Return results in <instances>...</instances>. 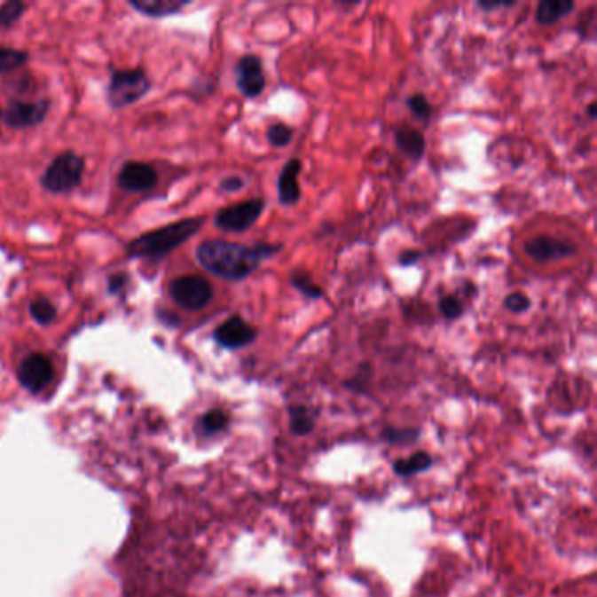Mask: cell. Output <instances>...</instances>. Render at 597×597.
<instances>
[{
    "mask_svg": "<svg viewBox=\"0 0 597 597\" xmlns=\"http://www.w3.org/2000/svg\"><path fill=\"white\" fill-rule=\"evenodd\" d=\"M282 249L280 244L246 246L226 240H207L197 249V260L207 271L226 279L242 280Z\"/></svg>",
    "mask_w": 597,
    "mask_h": 597,
    "instance_id": "6da1fadb",
    "label": "cell"
},
{
    "mask_svg": "<svg viewBox=\"0 0 597 597\" xmlns=\"http://www.w3.org/2000/svg\"><path fill=\"white\" fill-rule=\"evenodd\" d=\"M237 88L246 98H256L265 90V70L258 55H244L235 66Z\"/></svg>",
    "mask_w": 597,
    "mask_h": 597,
    "instance_id": "ba28073f",
    "label": "cell"
},
{
    "mask_svg": "<svg viewBox=\"0 0 597 597\" xmlns=\"http://www.w3.org/2000/svg\"><path fill=\"white\" fill-rule=\"evenodd\" d=\"M170 296L179 307L186 310H200L212 302L214 289L203 277L185 275L172 280Z\"/></svg>",
    "mask_w": 597,
    "mask_h": 597,
    "instance_id": "5b68a950",
    "label": "cell"
},
{
    "mask_svg": "<svg viewBox=\"0 0 597 597\" xmlns=\"http://www.w3.org/2000/svg\"><path fill=\"white\" fill-rule=\"evenodd\" d=\"M438 309L442 312V316L449 321H454L458 318L463 316L465 312V307H463V302L458 298V296H442L440 302H438Z\"/></svg>",
    "mask_w": 597,
    "mask_h": 597,
    "instance_id": "d4e9b609",
    "label": "cell"
},
{
    "mask_svg": "<svg viewBox=\"0 0 597 597\" xmlns=\"http://www.w3.org/2000/svg\"><path fill=\"white\" fill-rule=\"evenodd\" d=\"M524 251L528 256H531L532 260L539 263H548V262H557V260L575 255L577 246L568 240L555 239L550 235H538L526 242Z\"/></svg>",
    "mask_w": 597,
    "mask_h": 597,
    "instance_id": "30bf717a",
    "label": "cell"
},
{
    "mask_svg": "<svg viewBox=\"0 0 597 597\" xmlns=\"http://www.w3.org/2000/svg\"><path fill=\"white\" fill-rule=\"evenodd\" d=\"M190 2L188 0H130V5L138 12L153 18L172 16L183 11Z\"/></svg>",
    "mask_w": 597,
    "mask_h": 597,
    "instance_id": "2e32d148",
    "label": "cell"
},
{
    "mask_svg": "<svg viewBox=\"0 0 597 597\" xmlns=\"http://www.w3.org/2000/svg\"><path fill=\"white\" fill-rule=\"evenodd\" d=\"M263 208H265V200H246V201L221 208L216 214L214 223L219 230L240 233V232L249 230L262 217Z\"/></svg>",
    "mask_w": 597,
    "mask_h": 597,
    "instance_id": "8992f818",
    "label": "cell"
},
{
    "mask_svg": "<svg viewBox=\"0 0 597 597\" xmlns=\"http://www.w3.org/2000/svg\"><path fill=\"white\" fill-rule=\"evenodd\" d=\"M293 133L295 132H293L291 127H287V125H284V123H273V125H270L268 130H266V138H268V142H270L271 145H275V147H284V145H287V144L291 142Z\"/></svg>",
    "mask_w": 597,
    "mask_h": 597,
    "instance_id": "484cf974",
    "label": "cell"
},
{
    "mask_svg": "<svg viewBox=\"0 0 597 597\" xmlns=\"http://www.w3.org/2000/svg\"><path fill=\"white\" fill-rule=\"evenodd\" d=\"M127 284V275L125 273H118V275H113L111 280H109V291L111 293H120V289Z\"/></svg>",
    "mask_w": 597,
    "mask_h": 597,
    "instance_id": "4dcf8cb0",
    "label": "cell"
},
{
    "mask_svg": "<svg viewBox=\"0 0 597 597\" xmlns=\"http://www.w3.org/2000/svg\"><path fill=\"white\" fill-rule=\"evenodd\" d=\"M420 256H422L420 251H405V253H401V256L398 258L399 265H415V263L420 260Z\"/></svg>",
    "mask_w": 597,
    "mask_h": 597,
    "instance_id": "f546056e",
    "label": "cell"
},
{
    "mask_svg": "<svg viewBox=\"0 0 597 597\" xmlns=\"http://www.w3.org/2000/svg\"><path fill=\"white\" fill-rule=\"evenodd\" d=\"M420 431L417 428H386L382 431V440L388 444H410L417 440Z\"/></svg>",
    "mask_w": 597,
    "mask_h": 597,
    "instance_id": "cb8c5ba5",
    "label": "cell"
},
{
    "mask_svg": "<svg viewBox=\"0 0 597 597\" xmlns=\"http://www.w3.org/2000/svg\"><path fill=\"white\" fill-rule=\"evenodd\" d=\"M256 338H258V330L240 316H233V318L226 319L223 325H219L214 330V340L221 347L230 349V350L247 347Z\"/></svg>",
    "mask_w": 597,
    "mask_h": 597,
    "instance_id": "9c48e42d",
    "label": "cell"
},
{
    "mask_svg": "<svg viewBox=\"0 0 597 597\" xmlns=\"http://www.w3.org/2000/svg\"><path fill=\"white\" fill-rule=\"evenodd\" d=\"M156 181H158V176L154 169L142 161H130L123 165L118 176V186L130 193L147 192L156 185Z\"/></svg>",
    "mask_w": 597,
    "mask_h": 597,
    "instance_id": "7c38bea8",
    "label": "cell"
},
{
    "mask_svg": "<svg viewBox=\"0 0 597 597\" xmlns=\"http://www.w3.org/2000/svg\"><path fill=\"white\" fill-rule=\"evenodd\" d=\"M244 186H246V181L240 179V177H226V179L221 181V190L230 192V193L240 192Z\"/></svg>",
    "mask_w": 597,
    "mask_h": 597,
    "instance_id": "f1b7e54d",
    "label": "cell"
},
{
    "mask_svg": "<svg viewBox=\"0 0 597 597\" xmlns=\"http://www.w3.org/2000/svg\"><path fill=\"white\" fill-rule=\"evenodd\" d=\"M395 142L399 151L410 160H420L426 151V138L420 130L403 125L395 132Z\"/></svg>",
    "mask_w": 597,
    "mask_h": 597,
    "instance_id": "5bb4252c",
    "label": "cell"
},
{
    "mask_svg": "<svg viewBox=\"0 0 597 597\" xmlns=\"http://www.w3.org/2000/svg\"><path fill=\"white\" fill-rule=\"evenodd\" d=\"M515 2H478L476 5L483 11H496V9H501V7H512Z\"/></svg>",
    "mask_w": 597,
    "mask_h": 597,
    "instance_id": "1f68e13d",
    "label": "cell"
},
{
    "mask_svg": "<svg viewBox=\"0 0 597 597\" xmlns=\"http://www.w3.org/2000/svg\"><path fill=\"white\" fill-rule=\"evenodd\" d=\"M0 120H2V109H0Z\"/></svg>",
    "mask_w": 597,
    "mask_h": 597,
    "instance_id": "836d02e7",
    "label": "cell"
},
{
    "mask_svg": "<svg viewBox=\"0 0 597 597\" xmlns=\"http://www.w3.org/2000/svg\"><path fill=\"white\" fill-rule=\"evenodd\" d=\"M505 307L514 314H524L531 309V300L524 293H510L505 298Z\"/></svg>",
    "mask_w": 597,
    "mask_h": 597,
    "instance_id": "83f0119b",
    "label": "cell"
},
{
    "mask_svg": "<svg viewBox=\"0 0 597 597\" xmlns=\"http://www.w3.org/2000/svg\"><path fill=\"white\" fill-rule=\"evenodd\" d=\"M406 106L415 118H419L422 122H428L431 118V104L428 102V98L422 93L410 95L408 100H406Z\"/></svg>",
    "mask_w": 597,
    "mask_h": 597,
    "instance_id": "4316f807",
    "label": "cell"
},
{
    "mask_svg": "<svg viewBox=\"0 0 597 597\" xmlns=\"http://www.w3.org/2000/svg\"><path fill=\"white\" fill-rule=\"evenodd\" d=\"M25 9H27V5L23 2H18V0H11V2L4 4L0 7V28L2 30L11 28L21 18Z\"/></svg>",
    "mask_w": 597,
    "mask_h": 597,
    "instance_id": "603a6c76",
    "label": "cell"
},
{
    "mask_svg": "<svg viewBox=\"0 0 597 597\" xmlns=\"http://www.w3.org/2000/svg\"><path fill=\"white\" fill-rule=\"evenodd\" d=\"M149 91V79L144 70H116L111 75L107 98L111 107L122 109L138 102Z\"/></svg>",
    "mask_w": 597,
    "mask_h": 597,
    "instance_id": "277c9868",
    "label": "cell"
},
{
    "mask_svg": "<svg viewBox=\"0 0 597 597\" xmlns=\"http://www.w3.org/2000/svg\"><path fill=\"white\" fill-rule=\"evenodd\" d=\"M287 413H289V429L298 435V436H303V435H309L312 433L314 426H316V410L309 408L307 405H291L287 408Z\"/></svg>",
    "mask_w": 597,
    "mask_h": 597,
    "instance_id": "e0dca14e",
    "label": "cell"
},
{
    "mask_svg": "<svg viewBox=\"0 0 597 597\" xmlns=\"http://www.w3.org/2000/svg\"><path fill=\"white\" fill-rule=\"evenodd\" d=\"M596 102H593V104L589 106V109H587V114H589L591 120H596Z\"/></svg>",
    "mask_w": 597,
    "mask_h": 597,
    "instance_id": "d6a6232c",
    "label": "cell"
},
{
    "mask_svg": "<svg viewBox=\"0 0 597 597\" xmlns=\"http://www.w3.org/2000/svg\"><path fill=\"white\" fill-rule=\"evenodd\" d=\"M230 422V417L224 410H219V408H214V410H208L201 420H200V426L203 429V433L207 435H214V433H219L223 431Z\"/></svg>",
    "mask_w": 597,
    "mask_h": 597,
    "instance_id": "44dd1931",
    "label": "cell"
},
{
    "mask_svg": "<svg viewBox=\"0 0 597 597\" xmlns=\"http://www.w3.org/2000/svg\"><path fill=\"white\" fill-rule=\"evenodd\" d=\"M28 62V55L12 48H0V74L16 70Z\"/></svg>",
    "mask_w": 597,
    "mask_h": 597,
    "instance_id": "7402d4cb",
    "label": "cell"
},
{
    "mask_svg": "<svg viewBox=\"0 0 597 597\" xmlns=\"http://www.w3.org/2000/svg\"><path fill=\"white\" fill-rule=\"evenodd\" d=\"M203 217L183 219L145 235L137 237L127 246V255L132 258H160L190 240L203 224Z\"/></svg>",
    "mask_w": 597,
    "mask_h": 597,
    "instance_id": "7a4b0ae2",
    "label": "cell"
},
{
    "mask_svg": "<svg viewBox=\"0 0 597 597\" xmlns=\"http://www.w3.org/2000/svg\"><path fill=\"white\" fill-rule=\"evenodd\" d=\"M30 316L39 325H51L57 319V307L48 298H37L30 303Z\"/></svg>",
    "mask_w": 597,
    "mask_h": 597,
    "instance_id": "ffe728a7",
    "label": "cell"
},
{
    "mask_svg": "<svg viewBox=\"0 0 597 597\" xmlns=\"http://www.w3.org/2000/svg\"><path fill=\"white\" fill-rule=\"evenodd\" d=\"M84 160L75 153L57 156L41 177V185L50 193H68L75 190L82 179Z\"/></svg>",
    "mask_w": 597,
    "mask_h": 597,
    "instance_id": "3957f363",
    "label": "cell"
},
{
    "mask_svg": "<svg viewBox=\"0 0 597 597\" xmlns=\"http://www.w3.org/2000/svg\"><path fill=\"white\" fill-rule=\"evenodd\" d=\"M433 465V458L428 452H417L410 456L408 460H399L395 463V473L398 476H412L415 473H420Z\"/></svg>",
    "mask_w": 597,
    "mask_h": 597,
    "instance_id": "ac0fdd59",
    "label": "cell"
},
{
    "mask_svg": "<svg viewBox=\"0 0 597 597\" xmlns=\"http://www.w3.org/2000/svg\"><path fill=\"white\" fill-rule=\"evenodd\" d=\"M50 104L46 100L27 102V100H11L4 114V122L11 129H28L39 125L48 114Z\"/></svg>",
    "mask_w": 597,
    "mask_h": 597,
    "instance_id": "8fae6325",
    "label": "cell"
},
{
    "mask_svg": "<svg viewBox=\"0 0 597 597\" xmlns=\"http://www.w3.org/2000/svg\"><path fill=\"white\" fill-rule=\"evenodd\" d=\"M302 172V161L293 158L286 161L277 179V195L282 205H295L302 199V190L298 185V176Z\"/></svg>",
    "mask_w": 597,
    "mask_h": 597,
    "instance_id": "4fadbf2b",
    "label": "cell"
},
{
    "mask_svg": "<svg viewBox=\"0 0 597 597\" xmlns=\"http://www.w3.org/2000/svg\"><path fill=\"white\" fill-rule=\"evenodd\" d=\"M55 370L51 361L43 354H30L23 359L18 370L20 382L30 393L43 391L53 381Z\"/></svg>",
    "mask_w": 597,
    "mask_h": 597,
    "instance_id": "52a82bcc",
    "label": "cell"
},
{
    "mask_svg": "<svg viewBox=\"0 0 597 597\" xmlns=\"http://www.w3.org/2000/svg\"><path fill=\"white\" fill-rule=\"evenodd\" d=\"M289 282L293 284L295 289H298L302 295H305L307 298H312V300H318V298H323L325 296V291L302 270H296L291 273L289 277Z\"/></svg>",
    "mask_w": 597,
    "mask_h": 597,
    "instance_id": "d6986e66",
    "label": "cell"
},
{
    "mask_svg": "<svg viewBox=\"0 0 597 597\" xmlns=\"http://www.w3.org/2000/svg\"><path fill=\"white\" fill-rule=\"evenodd\" d=\"M577 4L573 0H541L536 7V21L539 25H554L570 12H573Z\"/></svg>",
    "mask_w": 597,
    "mask_h": 597,
    "instance_id": "9a60e30c",
    "label": "cell"
}]
</instances>
